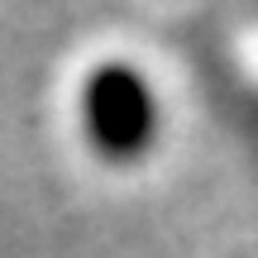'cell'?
<instances>
[{"label": "cell", "instance_id": "1", "mask_svg": "<svg viewBox=\"0 0 258 258\" xmlns=\"http://www.w3.org/2000/svg\"><path fill=\"white\" fill-rule=\"evenodd\" d=\"M82 124L105 158H139L158 139V101L148 77L129 62H101L82 86Z\"/></svg>", "mask_w": 258, "mask_h": 258}]
</instances>
